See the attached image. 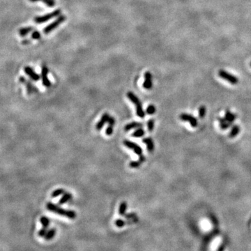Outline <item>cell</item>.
<instances>
[{
    "mask_svg": "<svg viewBox=\"0 0 251 251\" xmlns=\"http://www.w3.org/2000/svg\"><path fill=\"white\" fill-rule=\"evenodd\" d=\"M46 208L48 211H52L54 214L59 215V216H65V217L69 218V219H75L76 218V213L73 210H66L59 207L58 205L52 203V202H48L46 204Z\"/></svg>",
    "mask_w": 251,
    "mask_h": 251,
    "instance_id": "6da1fadb",
    "label": "cell"
},
{
    "mask_svg": "<svg viewBox=\"0 0 251 251\" xmlns=\"http://www.w3.org/2000/svg\"><path fill=\"white\" fill-rule=\"evenodd\" d=\"M128 99L136 106V114L140 118H144L145 117V112L144 111L143 108H142V105L140 99L137 98V96L133 94V92H128L126 94Z\"/></svg>",
    "mask_w": 251,
    "mask_h": 251,
    "instance_id": "7a4b0ae2",
    "label": "cell"
},
{
    "mask_svg": "<svg viewBox=\"0 0 251 251\" xmlns=\"http://www.w3.org/2000/svg\"><path fill=\"white\" fill-rule=\"evenodd\" d=\"M66 17L64 15H60L59 17H57L55 20H54L52 23L49 24L48 26H46L43 29V33L45 34H49L50 32H52L53 30H54L55 29L57 28L61 24H62L63 22L66 20Z\"/></svg>",
    "mask_w": 251,
    "mask_h": 251,
    "instance_id": "3957f363",
    "label": "cell"
},
{
    "mask_svg": "<svg viewBox=\"0 0 251 251\" xmlns=\"http://www.w3.org/2000/svg\"><path fill=\"white\" fill-rule=\"evenodd\" d=\"M61 13V11L60 9H57L55 11L51 12V13H48L42 16H37L34 19V22L37 24H43L44 22L48 21V20H51V19L56 18V17H59Z\"/></svg>",
    "mask_w": 251,
    "mask_h": 251,
    "instance_id": "277c9868",
    "label": "cell"
},
{
    "mask_svg": "<svg viewBox=\"0 0 251 251\" xmlns=\"http://www.w3.org/2000/svg\"><path fill=\"white\" fill-rule=\"evenodd\" d=\"M218 75H219L222 79H223V80H226V81L230 82V83H231L232 85H237V84L239 82L238 78H237L236 76H234V75H232V74L228 73V72H227L226 70H220L219 72H218Z\"/></svg>",
    "mask_w": 251,
    "mask_h": 251,
    "instance_id": "5b68a950",
    "label": "cell"
},
{
    "mask_svg": "<svg viewBox=\"0 0 251 251\" xmlns=\"http://www.w3.org/2000/svg\"><path fill=\"white\" fill-rule=\"evenodd\" d=\"M123 143L125 147H126L127 148H128V149H132V150L134 152V153L136 154L137 155H138L139 156L142 155V149L137 144L128 140H123Z\"/></svg>",
    "mask_w": 251,
    "mask_h": 251,
    "instance_id": "8992f818",
    "label": "cell"
},
{
    "mask_svg": "<svg viewBox=\"0 0 251 251\" xmlns=\"http://www.w3.org/2000/svg\"><path fill=\"white\" fill-rule=\"evenodd\" d=\"M48 68L46 65H43L42 68H41V80H42V84L44 87H50L51 86L50 80L48 79Z\"/></svg>",
    "mask_w": 251,
    "mask_h": 251,
    "instance_id": "52a82bcc",
    "label": "cell"
},
{
    "mask_svg": "<svg viewBox=\"0 0 251 251\" xmlns=\"http://www.w3.org/2000/svg\"><path fill=\"white\" fill-rule=\"evenodd\" d=\"M19 81H20V82H21L22 84H23V85H25L27 89V94H29V95L32 94L33 92H37V87H34L30 80H27L25 77L20 76V78H19Z\"/></svg>",
    "mask_w": 251,
    "mask_h": 251,
    "instance_id": "ba28073f",
    "label": "cell"
},
{
    "mask_svg": "<svg viewBox=\"0 0 251 251\" xmlns=\"http://www.w3.org/2000/svg\"><path fill=\"white\" fill-rule=\"evenodd\" d=\"M180 119L182 120L183 121H188L190 126L192 127H196L197 126V120L195 117H194L191 114H185V113H183L180 115L179 117Z\"/></svg>",
    "mask_w": 251,
    "mask_h": 251,
    "instance_id": "9c48e42d",
    "label": "cell"
},
{
    "mask_svg": "<svg viewBox=\"0 0 251 251\" xmlns=\"http://www.w3.org/2000/svg\"><path fill=\"white\" fill-rule=\"evenodd\" d=\"M24 71H25V73H26L27 75H28L32 80H34V81L35 82L39 81L41 78V76H40L39 74L36 73L33 68H31L30 66H25V68H24Z\"/></svg>",
    "mask_w": 251,
    "mask_h": 251,
    "instance_id": "30bf717a",
    "label": "cell"
},
{
    "mask_svg": "<svg viewBox=\"0 0 251 251\" xmlns=\"http://www.w3.org/2000/svg\"><path fill=\"white\" fill-rule=\"evenodd\" d=\"M144 82H143V87L147 90H150L153 87V82H152V75L149 71H147L144 75Z\"/></svg>",
    "mask_w": 251,
    "mask_h": 251,
    "instance_id": "8fae6325",
    "label": "cell"
},
{
    "mask_svg": "<svg viewBox=\"0 0 251 251\" xmlns=\"http://www.w3.org/2000/svg\"><path fill=\"white\" fill-rule=\"evenodd\" d=\"M110 117V116L108 113H107V112L104 113V114L102 115V117H101V119H100L99 121H98V123H96V129L97 130H99V131L102 129L104 125L106 123V122H108V120H109Z\"/></svg>",
    "mask_w": 251,
    "mask_h": 251,
    "instance_id": "7c38bea8",
    "label": "cell"
},
{
    "mask_svg": "<svg viewBox=\"0 0 251 251\" xmlns=\"http://www.w3.org/2000/svg\"><path fill=\"white\" fill-rule=\"evenodd\" d=\"M142 126H143V124H142L141 122L133 121V122H131V123H128V124H126L125 126L124 130L127 132V131H129V130H132V129H135V128H142Z\"/></svg>",
    "mask_w": 251,
    "mask_h": 251,
    "instance_id": "4fadbf2b",
    "label": "cell"
},
{
    "mask_svg": "<svg viewBox=\"0 0 251 251\" xmlns=\"http://www.w3.org/2000/svg\"><path fill=\"white\" fill-rule=\"evenodd\" d=\"M146 161L145 156L142 155L139 156V159L135 161H130L129 163V167L131 168H138L141 165Z\"/></svg>",
    "mask_w": 251,
    "mask_h": 251,
    "instance_id": "5bb4252c",
    "label": "cell"
},
{
    "mask_svg": "<svg viewBox=\"0 0 251 251\" xmlns=\"http://www.w3.org/2000/svg\"><path fill=\"white\" fill-rule=\"evenodd\" d=\"M142 142L147 144V150L149 152H152L154 150V144L151 137H146L142 140Z\"/></svg>",
    "mask_w": 251,
    "mask_h": 251,
    "instance_id": "9a60e30c",
    "label": "cell"
},
{
    "mask_svg": "<svg viewBox=\"0 0 251 251\" xmlns=\"http://www.w3.org/2000/svg\"><path fill=\"white\" fill-rule=\"evenodd\" d=\"M34 30V27H32V26L22 27V28L19 30L18 34L21 37H26L27 34H30V32H33Z\"/></svg>",
    "mask_w": 251,
    "mask_h": 251,
    "instance_id": "2e32d148",
    "label": "cell"
},
{
    "mask_svg": "<svg viewBox=\"0 0 251 251\" xmlns=\"http://www.w3.org/2000/svg\"><path fill=\"white\" fill-rule=\"evenodd\" d=\"M72 198V194L70 192H65L59 201V204H63L68 202Z\"/></svg>",
    "mask_w": 251,
    "mask_h": 251,
    "instance_id": "e0dca14e",
    "label": "cell"
},
{
    "mask_svg": "<svg viewBox=\"0 0 251 251\" xmlns=\"http://www.w3.org/2000/svg\"><path fill=\"white\" fill-rule=\"evenodd\" d=\"M219 122H220V126H221V128L222 130H226L227 128H228L231 126L232 123H230L228 121H227L226 119L224 118H220L219 119Z\"/></svg>",
    "mask_w": 251,
    "mask_h": 251,
    "instance_id": "ac0fdd59",
    "label": "cell"
},
{
    "mask_svg": "<svg viewBox=\"0 0 251 251\" xmlns=\"http://www.w3.org/2000/svg\"><path fill=\"white\" fill-rule=\"evenodd\" d=\"M55 234H56V230L54 229V228H52V229L48 230V232L46 233V236L44 237V239L46 241L51 240L52 239L54 238V236H55Z\"/></svg>",
    "mask_w": 251,
    "mask_h": 251,
    "instance_id": "d6986e66",
    "label": "cell"
},
{
    "mask_svg": "<svg viewBox=\"0 0 251 251\" xmlns=\"http://www.w3.org/2000/svg\"><path fill=\"white\" fill-rule=\"evenodd\" d=\"M225 118L226 119L227 121L232 123V122L236 119V115L233 114V113H232L230 110H227L226 113H225Z\"/></svg>",
    "mask_w": 251,
    "mask_h": 251,
    "instance_id": "ffe728a7",
    "label": "cell"
},
{
    "mask_svg": "<svg viewBox=\"0 0 251 251\" xmlns=\"http://www.w3.org/2000/svg\"><path fill=\"white\" fill-rule=\"evenodd\" d=\"M127 209V203L126 202H122L119 208V214L120 216H125L126 211Z\"/></svg>",
    "mask_w": 251,
    "mask_h": 251,
    "instance_id": "44dd1931",
    "label": "cell"
},
{
    "mask_svg": "<svg viewBox=\"0 0 251 251\" xmlns=\"http://www.w3.org/2000/svg\"><path fill=\"white\" fill-rule=\"evenodd\" d=\"M144 134H145V131H144V129H142V128H137V130H135V131L132 133L131 135L132 137H141L144 136Z\"/></svg>",
    "mask_w": 251,
    "mask_h": 251,
    "instance_id": "7402d4cb",
    "label": "cell"
},
{
    "mask_svg": "<svg viewBox=\"0 0 251 251\" xmlns=\"http://www.w3.org/2000/svg\"><path fill=\"white\" fill-rule=\"evenodd\" d=\"M240 131V128L237 125L234 126L232 127V128L231 132H230V137H231V138H232V137H236L237 135H238Z\"/></svg>",
    "mask_w": 251,
    "mask_h": 251,
    "instance_id": "603a6c76",
    "label": "cell"
},
{
    "mask_svg": "<svg viewBox=\"0 0 251 251\" xmlns=\"http://www.w3.org/2000/svg\"><path fill=\"white\" fill-rule=\"evenodd\" d=\"M65 193V190L63 188H57L56 190H54V191L52 192L51 195L52 197H59V196L63 195Z\"/></svg>",
    "mask_w": 251,
    "mask_h": 251,
    "instance_id": "cb8c5ba5",
    "label": "cell"
},
{
    "mask_svg": "<svg viewBox=\"0 0 251 251\" xmlns=\"http://www.w3.org/2000/svg\"><path fill=\"white\" fill-rule=\"evenodd\" d=\"M40 222L41 225H42L43 228H48V227L50 225V220L48 219V218L46 217V216H41L40 218Z\"/></svg>",
    "mask_w": 251,
    "mask_h": 251,
    "instance_id": "d4e9b609",
    "label": "cell"
},
{
    "mask_svg": "<svg viewBox=\"0 0 251 251\" xmlns=\"http://www.w3.org/2000/svg\"><path fill=\"white\" fill-rule=\"evenodd\" d=\"M156 107L154 106V105H149V106L147 108V110H146V112H147V114H149V115H152L154 114V113L156 112Z\"/></svg>",
    "mask_w": 251,
    "mask_h": 251,
    "instance_id": "484cf974",
    "label": "cell"
},
{
    "mask_svg": "<svg viewBox=\"0 0 251 251\" xmlns=\"http://www.w3.org/2000/svg\"><path fill=\"white\" fill-rule=\"evenodd\" d=\"M31 38H32V39H34V40H39L41 38V32L37 30H34L32 33Z\"/></svg>",
    "mask_w": 251,
    "mask_h": 251,
    "instance_id": "4316f807",
    "label": "cell"
},
{
    "mask_svg": "<svg viewBox=\"0 0 251 251\" xmlns=\"http://www.w3.org/2000/svg\"><path fill=\"white\" fill-rule=\"evenodd\" d=\"M126 224H127V222L123 221V220L121 219H117L114 222L115 226H117L119 228H123V227L125 226Z\"/></svg>",
    "mask_w": 251,
    "mask_h": 251,
    "instance_id": "83f0119b",
    "label": "cell"
},
{
    "mask_svg": "<svg viewBox=\"0 0 251 251\" xmlns=\"http://www.w3.org/2000/svg\"><path fill=\"white\" fill-rule=\"evenodd\" d=\"M41 1L50 8L54 7V5H55L54 0H41Z\"/></svg>",
    "mask_w": 251,
    "mask_h": 251,
    "instance_id": "f1b7e54d",
    "label": "cell"
},
{
    "mask_svg": "<svg viewBox=\"0 0 251 251\" xmlns=\"http://www.w3.org/2000/svg\"><path fill=\"white\" fill-rule=\"evenodd\" d=\"M147 127H148V130H149V131L152 132L153 130H154V120L153 119H149V121L147 122Z\"/></svg>",
    "mask_w": 251,
    "mask_h": 251,
    "instance_id": "f546056e",
    "label": "cell"
},
{
    "mask_svg": "<svg viewBox=\"0 0 251 251\" xmlns=\"http://www.w3.org/2000/svg\"><path fill=\"white\" fill-rule=\"evenodd\" d=\"M206 114V108L205 106H202L199 108V117L200 118H204Z\"/></svg>",
    "mask_w": 251,
    "mask_h": 251,
    "instance_id": "4dcf8cb0",
    "label": "cell"
},
{
    "mask_svg": "<svg viewBox=\"0 0 251 251\" xmlns=\"http://www.w3.org/2000/svg\"><path fill=\"white\" fill-rule=\"evenodd\" d=\"M113 127H114V126L108 124V126L106 129V134L108 135V136H110V135H112V134L113 133V130H113Z\"/></svg>",
    "mask_w": 251,
    "mask_h": 251,
    "instance_id": "1f68e13d",
    "label": "cell"
},
{
    "mask_svg": "<svg viewBox=\"0 0 251 251\" xmlns=\"http://www.w3.org/2000/svg\"><path fill=\"white\" fill-rule=\"evenodd\" d=\"M47 232H48L47 228H43L42 229L40 230L39 231V232H38V235H39V236L41 237H44L45 236H46V233Z\"/></svg>",
    "mask_w": 251,
    "mask_h": 251,
    "instance_id": "d6a6232c",
    "label": "cell"
},
{
    "mask_svg": "<svg viewBox=\"0 0 251 251\" xmlns=\"http://www.w3.org/2000/svg\"><path fill=\"white\" fill-rule=\"evenodd\" d=\"M125 217L126 218H127V219H134V218H137L136 214H129L128 215H126Z\"/></svg>",
    "mask_w": 251,
    "mask_h": 251,
    "instance_id": "836d02e7",
    "label": "cell"
},
{
    "mask_svg": "<svg viewBox=\"0 0 251 251\" xmlns=\"http://www.w3.org/2000/svg\"><path fill=\"white\" fill-rule=\"evenodd\" d=\"M108 124L109 125H112V126H114L115 124V119L113 117H110L109 120H108Z\"/></svg>",
    "mask_w": 251,
    "mask_h": 251,
    "instance_id": "e575fe53",
    "label": "cell"
},
{
    "mask_svg": "<svg viewBox=\"0 0 251 251\" xmlns=\"http://www.w3.org/2000/svg\"><path fill=\"white\" fill-rule=\"evenodd\" d=\"M31 41L30 39H25V40H23L22 41V44L23 45H28L29 43H30Z\"/></svg>",
    "mask_w": 251,
    "mask_h": 251,
    "instance_id": "d590c367",
    "label": "cell"
},
{
    "mask_svg": "<svg viewBox=\"0 0 251 251\" xmlns=\"http://www.w3.org/2000/svg\"><path fill=\"white\" fill-rule=\"evenodd\" d=\"M29 1H30V2L34 3V2H37V1H41V0H29Z\"/></svg>",
    "mask_w": 251,
    "mask_h": 251,
    "instance_id": "8d00e7d4",
    "label": "cell"
},
{
    "mask_svg": "<svg viewBox=\"0 0 251 251\" xmlns=\"http://www.w3.org/2000/svg\"><path fill=\"white\" fill-rule=\"evenodd\" d=\"M250 66H251V62H250Z\"/></svg>",
    "mask_w": 251,
    "mask_h": 251,
    "instance_id": "74e56055",
    "label": "cell"
}]
</instances>
